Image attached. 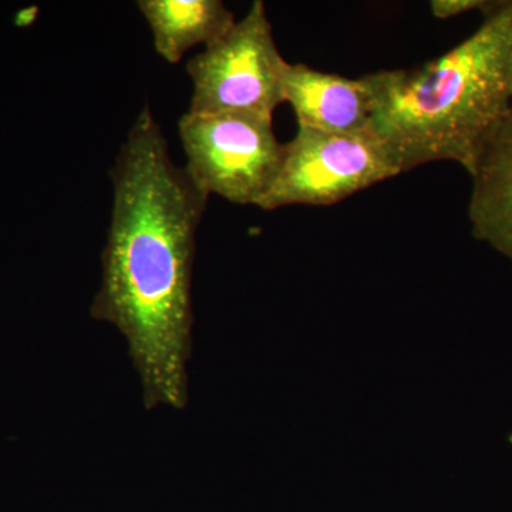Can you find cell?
Wrapping results in <instances>:
<instances>
[{"mask_svg":"<svg viewBox=\"0 0 512 512\" xmlns=\"http://www.w3.org/2000/svg\"><path fill=\"white\" fill-rule=\"evenodd\" d=\"M468 175L474 237L512 262V106L484 141Z\"/></svg>","mask_w":512,"mask_h":512,"instance_id":"cell-7","label":"cell"},{"mask_svg":"<svg viewBox=\"0 0 512 512\" xmlns=\"http://www.w3.org/2000/svg\"><path fill=\"white\" fill-rule=\"evenodd\" d=\"M158 55L180 62L197 45L210 46L235 25V16L221 0H140Z\"/></svg>","mask_w":512,"mask_h":512,"instance_id":"cell-8","label":"cell"},{"mask_svg":"<svg viewBox=\"0 0 512 512\" xmlns=\"http://www.w3.org/2000/svg\"><path fill=\"white\" fill-rule=\"evenodd\" d=\"M37 15H39V8L37 6H29V8H23L16 12L13 23L18 28H29V26L36 22Z\"/></svg>","mask_w":512,"mask_h":512,"instance_id":"cell-10","label":"cell"},{"mask_svg":"<svg viewBox=\"0 0 512 512\" xmlns=\"http://www.w3.org/2000/svg\"><path fill=\"white\" fill-rule=\"evenodd\" d=\"M274 119L252 114H190L178 123L185 170L208 195L239 205H256L274 185L285 144Z\"/></svg>","mask_w":512,"mask_h":512,"instance_id":"cell-4","label":"cell"},{"mask_svg":"<svg viewBox=\"0 0 512 512\" xmlns=\"http://www.w3.org/2000/svg\"><path fill=\"white\" fill-rule=\"evenodd\" d=\"M113 212L90 315L120 330L147 410L188 403L192 266L208 197L168 153L150 107L140 111L114 167Z\"/></svg>","mask_w":512,"mask_h":512,"instance_id":"cell-1","label":"cell"},{"mask_svg":"<svg viewBox=\"0 0 512 512\" xmlns=\"http://www.w3.org/2000/svg\"><path fill=\"white\" fill-rule=\"evenodd\" d=\"M284 100L295 111L298 126L345 136L370 134L373 96L365 76L349 79L289 63Z\"/></svg>","mask_w":512,"mask_h":512,"instance_id":"cell-6","label":"cell"},{"mask_svg":"<svg viewBox=\"0 0 512 512\" xmlns=\"http://www.w3.org/2000/svg\"><path fill=\"white\" fill-rule=\"evenodd\" d=\"M289 63L276 47L262 0L187 64L194 90L190 114H252L274 119L284 103Z\"/></svg>","mask_w":512,"mask_h":512,"instance_id":"cell-3","label":"cell"},{"mask_svg":"<svg viewBox=\"0 0 512 512\" xmlns=\"http://www.w3.org/2000/svg\"><path fill=\"white\" fill-rule=\"evenodd\" d=\"M490 0H433L430 3L431 13L437 19H451L464 13L487 9Z\"/></svg>","mask_w":512,"mask_h":512,"instance_id":"cell-9","label":"cell"},{"mask_svg":"<svg viewBox=\"0 0 512 512\" xmlns=\"http://www.w3.org/2000/svg\"><path fill=\"white\" fill-rule=\"evenodd\" d=\"M473 35L410 70L365 74L373 96L370 136L400 174L436 161L470 171L512 106V0H495Z\"/></svg>","mask_w":512,"mask_h":512,"instance_id":"cell-2","label":"cell"},{"mask_svg":"<svg viewBox=\"0 0 512 512\" xmlns=\"http://www.w3.org/2000/svg\"><path fill=\"white\" fill-rule=\"evenodd\" d=\"M397 175L399 168L370 134L345 136L298 126L285 144L278 177L258 207H326Z\"/></svg>","mask_w":512,"mask_h":512,"instance_id":"cell-5","label":"cell"}]
</instances>
